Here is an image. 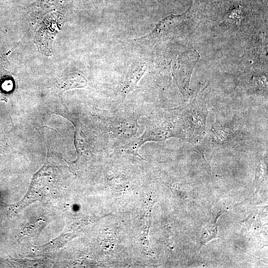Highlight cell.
<instances>
[{"label":"cell","instance_id":"5b68a950","mask_svg":"<svg viewBox=\"0 0 268 268\" xmlns=\"http://www.w3.org/2000/svg\"><path fill=\"white\" fill-rule=\"evenodd\" d=\"M147 68V64L142 63L134 66L127 72L122 86V90L125 94H127L138 88V82Z\"/></svg>","mask_w":268,"mask_h":268},{"label":"cell","instance_id":"7a4b0ae2","mask_svg":"<svg viewBox=\"0 0 268 268\" xmlns=\"http://www.w3.org/2000/svg\"><path fill=\"white\" fill-rule=\"evenodd\" d=\"M199 59V53L193 50L183 53L173 62V74L185 100H188L189 97L191 76Z\"/></svg>","mask_w":268,"mask_h":268},{"label":"cell","instance_id":"3957f363","mask_svg":"<svg viewBox=\"0 0 268 268\" xmlns=\"http://www.w3.org/2000/svg\"><path fill=\"white\" fill-rule=\"evenodd\" d=\"M110 124L112 134L122 140L132 139L138 132V124L133 118H119Z\"/></svg>","mask_w":268,"mask_h":268},{"label":"cell","instance_id":"8992f818","mask_svg":"<svg viewBox=\"0 0 268 268\" xmlns=\"http://www.w3.org/2000/svg\"><path fill=\"white\" fill-rule=\"evenodd\" d=\"M217 232V224L215 221L213 223H211L206 226L202 230L201 236V243L202 244H205L212 239L219 238Z\"/></svg>","mask_w":268,"mask_h":268},{"label":"cell","instance_id":"277c9868","mask_svg":"<svg viewBox=\"0 0 268 268\" xmlns=\"http://www.w3.org/2000/svg\"><path fill=\"white\" fill-rule=\"evenodd\" d=\"M185 14H171L156 24L154 29L148 34L137 39L138 40L151 39L160 37L179 25L184 19Z\"/></svg>","mask_w":268,"mask_h":268},{"label":"cell","instance_id":"6da1fadb","mask_svg":"<svg viewBox=\"0 0 268 268\" xmlns=\"http://www.w3.org/2000/svg\"><path fill=\"white\" fill-rule=\"evenodd\" d=\"M180 110L184 123L187 140L192 143H198L204 135L206 105L194 100L189 105L180 108Z\"/></svg>","mask_w":268,"mask_h":268},{"label":"cell","instance_id":"52a82bcc","mask_svg":"<svg viewBox=\"0 0 268 268\" xmlns=\"http://www.w3.org/2000/svg\"><path fill=\"white\" fill-rule=\"evenodd\" d=\"M87 84L86 79L82 75L73 74L67 78L65 87L67 89L84 87L87 85Z\"/></svg>","mask_w":268,"mask_h":268}]
</instances>
